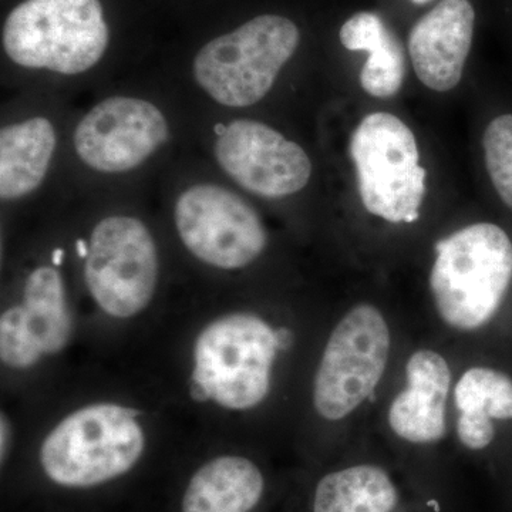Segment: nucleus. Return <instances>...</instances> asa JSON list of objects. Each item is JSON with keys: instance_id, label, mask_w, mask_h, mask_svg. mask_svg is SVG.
Returning a JSON list of instances; mask_svg holds the SVG:
<instances>
[{"instance_id": "a211bd4d", "label": "nucleus", "mask_w": 512, "mask_h": 512, "mask_svg": "<svg viewBox=\"0 0 512 512\" xmlns=\"http://www.w3.org/2000/svg\"><path fill=\"white\" fill-rule=\"evenodd\" d=\"M399 494L380 467L363 464L333 471L319 481L313 512H392Z\"/></svg>"}, {"instance_id": "f03ea898", "label": "nucleus", "mask_w": 512, "mask_h": 512, "mask_svg": "<svg viewBox=\"0 0 512 512\" xmlns=\"http://www.w3.org/2000/svg\"><path fill=\"white\" fill-rule=\"evenodd\" d=\"M289 333L248 312L228 313L205 326L194 346L192 390L229 410L254 409L271 389L278 350Z\"/></svg>"}, {"instance_id": "20e7f679", "label": "nucleus", "mask_w": 512, "mask_h": 512, "mask_svg": "<svg viewBox=\"0 0 512 512\" xmlns=\"http://www.w3.org/2000/svg\"><path fill=\"white\" fill-rule=\"evenodd\" d=\"M2 40L19 66L76 76L100 62L110 33L100 0H25L6 18Z\"/></svg>"}, {"instance_id": "5701e85b", "label": "nucleus", "mask_w": 512, "mask_h": 512, "mask_svg": "<svg viewBox=\"0 0 512 512\" xmlns=\"http://www.w3.org/2000/svg\"><path fill=\"white\" fill-rule=\"evenodd\" d=\"M414 5H426V3H429L430 0H412Z\"/></svg>"}, {"instance_id": "6ab92c4d", "label": "nucleus", "mask_w": 512, "mask_h": 512, "mask_svg": "<svg viewBox=\"0 0 512 512\" xmlns=\"http://www.w3.org/2000/svg\"><path fill=\"white\" fill-rule=\"evenodd\" d=\"M458 413L512 420V380L490 367H471L454 390Z\"/></svg>"}, {"instance_id": "4468645a", "label": "nucleus", "mask_w": 512, "mask_h": 512, "mask_svg": "<svg viewBox=\"0 0 512 512\" xmlns=\"http://www.w3.org/2000/svg\"><path fill=\"white\" fill-rule=\"evenodd\" d=\"M406 375L407 389L390 404V427L409 443H436L446 434L451 386L447 360L434 350H417L407 362Z\"/></svg>"}, {"instance_id": "f8f14e48", "label": "nucleus", "mask_w": 512, "mask_h": 512, "mask_svg": "<svg viewBox=\"0 0 512 512\" xmlns=\"http://www.w3.org/2000/svg\"><path fill=\"white\" fill-rule=\"evenodd\" d=\"M73 335L66 286L53 266L30 272L19 305L0 318V359L9 369L28 370L45 356L62 352Z\"/></svg>"}, {"instance_id": "423d86ee", "label": "nucleus", "mask_w": 512, "mask_h": 512, "mask_svg": "<svg viewBox=\"0 0 512 512\" xmlns=\"http://www.w3.org/2000/svg\"><path fill=\"white\" fill-rule=\"evenodd\" d=\"M350 156L370 214L393 224L419 220L427 173L407 124L390 113L369 114L353 131Z\"/></svg>"}, {"instance_id": "1a4fd4ad", "label": "nucleus", "mask_w": 512, "mask_h": 512, "mask_svg": "<svg viewBox=\"0 0 512 512\" xmlns=\"http://www.w3.org/2000/svg\"><path fill=\"white\" fill-rule=\"evenodd\" d=\"M178 237L202 264L237 271L255 262L268 244L264 222L249 202L220 184L185 188L174 204Z\"/></svg>"}, {"instance_id": "aec40b11", "label": "nucleus", "mask_w": 512, "mask_h": 512, "mask_svg": "<svg viewBox=\"0 0 512 512\" xmlns=\"http://www.w3.org/2000/svg\"><path fill=\"white\" fill-rule=\"evenodd\" d=\"M483 144L495 191L512 210V114H503L488 124Z\"/></svg>"}, {"instance_id": "9b49d317", "label": "nucleus", "mask_w": 512, "mask_h": 512, "mask_svg": "<svg viewBox=\"0 0 512 512\" xmlns=\"http://www.w3.org/2000/svg\"><path fill=\"white\" fill-rule=\"evenodd\" d=\"M212 153L235 184L258 197H289L311 180L305 150L261 121L238 119L218 127Z\"/></svg>"}, {"instance_id": "f257e3e1", "label": "nucleus", "mask_w": 512, "mask_h": 512, "mask_svg": "<svg viewBox=\"0 0 512 512\" xmlns=\"http://www.w3.org/2000/svg\"><path fill=\"white\" fill-rule=\"evenodd\" d=\"M511 281L512 242L498 225H470L436 242L430 289L451 328L470 332L490 322Z\"/></svg>"}, {"instance_id": "6e6552de", "label": "nucleus", "mask_w": 512, "mask_h": 512, "mask_svg": "<svg viewBox=\"0 0 512 512\" xmlns=\"http://www.w3.org/2000/svg\"><path fill=\"white\" fill-rule=\"evenodd\" d=\"M390 330L375 306L357 305L326 343L313 382V406L320 417L345 419L376 389L390 355Z\"/></svg>"}, {"instance_id": "f3484780", "label": "nucleus", "mask_w": 512, "mask_h": 512, "mask_svg": "<svg viewBox=\"0 0 512 512\" xmlns=\"http://www.w3.org/2000/svg\"><path fill=\"white\" fill-rule=\"evenodd\" d=\"M340 42L352 52L369 53L360 72L363 90L377 99H389L402 89L406 57L402 42L373 12H359L343 23Z\"/></svg>"}, {"instance_id": "412c9836", "label": "nucleus", "mask_w": 512, "mask_h": 512, "mask_svg": "<svg viewBox=\"0 0 512 512\" xmlns=\"http://www.w3.org/2000/svg\"><path fill=\"white\" fill-rule=\"evenodd\" d=\"M457 434L464 447L470 450H483L494 440V424L488 417L458 413Z\"/></svg>"}, {"instance_id": "39448f33", "label": "nucleus", "mask_w": 512, "mask_h": 512, "mask_svg": "<svg viewBox=\"0 0 512 512\" xmlns=\"http://www.w3.org/2000/svg\"><path fill=\"white\" fill-rule=\"evenodd\" d=\"M301 42L291 19L262 15L202 47L192 63L195 82L212 100L244 109L264 99Z\"/></svg>"}, {"instance_id": "4be33fe9", "label": "nucleus", "mask_w": 512, "mask_h": 512, "mask_svg": "<svg viewBox=\"0 0 512 512\" xmlns=\"http://www.w3.org/2000/svg\"><path fill=\"white\" fill-rule=\"evenodd\" d=\"M10 437H12V427L10 421L5 413H2L0 419V450H2V463H5L6 457L9 454Z\"/></svg>"}, {"instance_id": "0eeeda50", "label": "nucleus", "mask_w": 512, "mask_h": 512, "mask_svg": "<svg viewBox=\"0 0 512 512\" xmlns=\"http://www.w3.org/2000/svg\"><path fill=\"white\" fill-rule=\"evenodd\" d=\"M158 275L156 241L143 221L110 215L94 225L84 255V281L106 315H140L153 301Z\"/></svg>"}, {"instance_id": "7ed1b4c3", "label": "nucleus", "mask_w": 512, "mask_h": 512, "mask_svg": "<svg viewBox=\"0 0 512 512\" xmlns=\"http://www.w3.org/2000/svg\"><path fill=\"white\" fill-rule=\"evenodd\" d=\"M138 414L123 404L94 403L64 417L40 446L46 476L69 488L96 487L124 476L146 448Z\"/></svg>"}, {"instance_id": "dca6fc26", "label": "nucleus", "mask_w": 512, "mask_h": 512, "mask_svg": "<svg viewBox=\"0 0 512 512\" xmlns=\"http://www.w3.org/2000/svg\"><path fill=\"white\" fill-rule=\"evenodd\" d=\"M265 478L251 460L221 456L192 476L183 498V512H251L261 501Z\"/></svg>"}, {"instance_id": "9d476101", "label": "nucleus", "mask_w": 512, "mask_h": 512, "mask_svg": "<svg viewBox=\"0 0 512 512\" xmlns=\"http://www.w3.org/2000/svg\"><path fill=\"white\" fill-rule=\"evenodd\" d=\"M170 137V127L156 104L137 97L101 100L77 123V157L93 171L123 174L154 156Z\"/></svg>"}, {"instance_id": "2eb2a0df", "label": "nucleus", "mask_w": 512, "mask_h": 512, "mask_svg": "<svg viewBox=\"0 0 512 512\" xmlns=\"http://www.w3.org/2000/svg\"><path fill=\"white\" fill-rule=\"evenodd\" d=\"M57 146L55 126L46 117H30L0 131V197L18 201L45 181Z\"/></svg>"}, {"instance_id": "ddd939ff", "label": "nucleus", "mask_w": 512, "mask_h": 512, "mask_svg": "<svg viewBox=\"0 0 512 512\" xmlns=\"http://www.w3.org/2000/svg\"><path fill=\"white\" fill-rule=\"evenodd\" d=\"M476 12L468 0H441L413 26L409 53L420 82L434 92L460 83L473 43Z\"/></svg>"}]
</instances>
